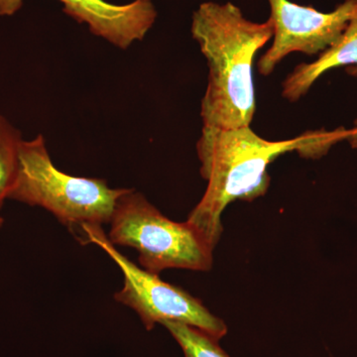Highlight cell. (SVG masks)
Instances as JSON below:
<instances>
[{"instance_id":"4","label":"cell","mask_w":357,"mask_h":357,"mask_svg":"<svg viewBox=\"0 0 357 357\" xmlns=\"http://www.w3.org/2000/svg\"><path fill=\"white\" fill-rule=\"evenodd\" d=\"M109 239L114 245L138 251L143 269L158 274L166 269L208 271L213 250L206 237L189 222L169 220L141 192L128 189L110 218Z\"/></svg>"},{"instance_id":"5","label":"cell","mask_w":357,"mask_h":357,"mask_svg":"<svg viewBox=\"0 0 357 357\" xmlns=\"http://www.w3.org/2000/svg\"><path fill=\"white\" fill-rule=\"evenodd\" d=\"M77 239L83 245L100 246L121 268L123 287L115 293V300L137 312L147 331L156 324L173 321L199 328L217 340L227 335V326L222 319L211 314L191 294L162 281L158 274L138 267L122 255L110 243L102 227L86 225Z\"/></svg>"},{"instance_id":"3","label":"cell","mask_w":357,"mask_h":357,"mask_svg":"<svg viewBox=\"0 0 357 357\" xmlns=\"http://www.w3.org/2000/svg\"><path fill=\"white\" fill-rule=\"evenodd\" d=\"M128 189H112L100 178L75 177L52 162L41 134L23 140L20 168L9 199L50 211L77 238L86 225L109 223Z\"/></svg>"},{"instance_id":"6","label":"cell","mask_w":357,"mask_h":357,"mask_svg":"<svg viewBox=\"0 0 357 357\" xmlns=\"http://www.w3.org/2000/svg\"><path fill=\"white\" fill-rule=\"evenodd\" d=\"M268 3L274 34L273 44L258 62V70L263 76L272 74L276 66L293 52L307 56L323 53L357 18V0H345L328 13L289 0H268Z\"/></svg>"},{"instance_id":"12","label":"cell","mask_w":357,"mask_h":357,"mask_svg":"<svg viewBox=\"0 0 357 357\" xmlns=\"http://www.w3.org/2000/svg\"><path fill=\"white\" fill-rule=\"evenodd\" d=\"M3 222H4L3 218L0 217V227H2V225H3Z\"/></svg>"},{"instance_id":"11","label":"cell","mask_w":357,"mask_h":357,"mask_svg":"<svg viewBox=\"0 0 357 357\" xmlns=\"http://www.w3.org/2000/svg\"><path fill=\"white\" fill-rule=\"evenodd\" d=\"M354 128H351V132L349 134V137H347V141H349V144L354 149H357V119L356 122H354Z\"/></svg>"},{"instance_id":"7","label":"cell","mask_w":357,"mask_h":357,"mask_svg":"<svg viewBox=\"0 0 357 357\" xmlns=\"http://www.w3.org/2000/svg\"><path fill=\"white\" fill-rule=\"evenodd\" d=\"M60 1L67 15L122 50L142 41L158 15L152 0H133L126 4L109 3L105 0ZM22 6L23 0H0V16L13 15Z\"/></svg>"},{"instance_id":"9","label":"cell","mask_w":357,"mask_h":357,"mask_svg":"<svg viewBox=\"0 0 357 357\" xmlns=\"http://www.w3.org/2000/svg\"><path fill=\"white\" fill-rule=\"evenodd\" d=\"M22 141L20 131L0 115V208L15 185Z\"/></svg>"},{"instance_id":"10","label":"cell","mask_w":357,"mask_h":357,"mask_svg":"<svg viewBox=\"0 0 357 357\" xmlns=\"http://www.w3.org/2000/svg\"><path fill=\"white\" fill-rule=\"evenodd\" d=\"M180 345L185 357H229L215 340L194 326L178 321H162Z\"/></svg>"},{"instance_id":"8","label":"cell","mask_w":357,"mask_h":357,"mask_svg":"<svg viewBox=\"0 0 357 357\" xmlns=\"http://www.w3.org/2000/svg\"><path fill=\"white\" fill-rule=\"evenodd\" d=\"M342 66H354L349 73L357 76V18L349 23L342 36L319 54L314 62L295 68L284 81L282 95L289 102H298L325 73Z\"/></svg>"},{"instance_id":"2","label":"cell","mask_w":357,"mask_h":357,"mask_svg":"<svg viewBox=\"0 0 357 357\" xmlns=\"http://www.w3.org/2000/svg\"><path fill=\"white\" fill-rule=\"evenodd\" d=\"M191 33L210 70L201 107L204 128L250 126L256 109L253 62L273 38L271 21L246 20L231 2H204L192 14Z\"/></svg>"},{"instance_id":"1","label":"cell","mask_w":357,"mask_h":357,"mask_svg":"<svg viewBox=\"0 0 357 357\" xmlns=\"http://www.w3.org/2000/svg\"><path fill=\"white\" fill-rule=\"evenodd\" d=\"M351 129L312 131L290 140L269 141L250 126L202 129L197 143L201 174L206 181L203 198L190 213L192 223L215 248L223 231L222 215L234 201H253L264 196L270 185L267 168L275 159L298 151L319 158L331 147L347 140Z\"/></svg>"}]
</instances>
